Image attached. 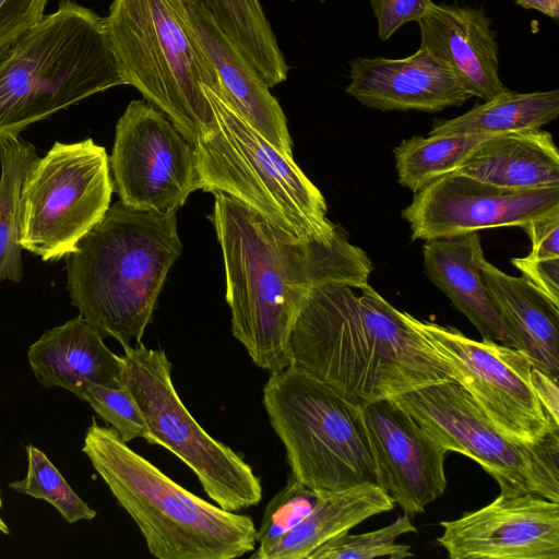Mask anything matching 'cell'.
Instances as JSON below:
<instances>
[{
	"label": "cell",
	"mask_w": 559,
	"mask_h": 559,
	"mask_svg": "<svg viewBox=\"0 0 559 559\" xmlns=\"http://www.w3.org/2000/svg\"><path fill=\"white\" fill-rule=\"evenodd\" d=\"M192 34L212 64L214 88L253 129L283 154L293 157L285 114L270 87L201 0H185Z\"/></svg>",
	"instance_id": "cell-17"
},
{
	"label": "cell",
	"mask_w": 559,
	"mask_h": 559,
	"mask_svg": "<svg viewBox=\"0 0 559 559\" xmlns=\"http://www.w3.org/2000/svg\"><path fill=\"white\" fill-rule=\"evenodd\" d=\"M378 23V37L389 39L401 26L418 22L432 0H368Z\"/></svg>",
	"instance_id": "cell-33"
},
{
	"label": "cell",
	"mask_w": 559,
	"mask_h": 559,
	"mask_svg": "<svg viewBox=\"0 0 559 559\" xmlns=\"http://www.w3.org/2000/svg\"><path fill=\"white\" fill-rule=\"evenodd\" d=\"M437 543L451 559H559V502L526 492L442 521Z\"/></svg>",
	"instance_id": "cell-16"
},
{
	"label": "cell",
	"mask_w": 559,
	"mask_h": 559,
	"mask_svg": "<svg viewBox=\"0 0 559 559\" xmlns=\"http://www.w3.org/2000/svg\"><path fill=\"white\" fill-rule=\"evenodd\" d=\"M559 91L519 93L506 90L465 114L438 121L429 134H501L539 129L557 119Z\"/></svg>",
	"instance_id": "cell-25"
},
{
	"label": "cell",
	"mask_w": 559,
	"mask_h": 559,
	"mask_svg": "<svg viewBox=\"0 0 559 559\" xmlns=\"http://www.w3.org/2000/svg\"><path fill=\"white\" fill-rule=\"evenodd\" d=\"M263 405L292 477L321 496L377 484L360 407L293 366L271 372Z\"/></svg>",
	"instance_id": "cell-8"
},
{
	"label": "cell",
	"mask_w": 559,
	"mask_h": 559,
	"mask_svg": "<svg viewBox=\"0 0 559 559\" xmlns=\"http://www.w3.org/2000/svg\"><path fill=\"white\" fill-rule=\"evenodd\" d=\"M80 314L46 331L27 352L31 369L46 386L63 388L75 396L87 384L119 386L121 356Z\"/></svg>",
	"instance_id": "cell-21"
},
{
	"label": "cell",
	"mask_w": 559,
	"mask_h": 559,
	"mask_svg": "<svg viewBox=\"0 0 559 559\" xmlns=\"http://www.w3.org/2000/svg\"><path fill=\"white\" fill-rule=\"evenodd\" d=\"M309 487L292 477L266 506L261 525L257 531L258 549L250 556L257 559L282 536L297 526L321 499Z\"/></svg>",
	"instance_id": "cell-30"
},
{
	"label": "cell",
	"mask_w": 559,
	"mask_h": 559,
	"mask_svg": "<svg viewBox=\"0 0 559 559\" xmlns=\"http://www.w3.org/2000/svg\"><path fill=\"white\" fill-rule=\"evenodd\" d=\"M109 157L93 139L55 142L29 166L20 198V246L43 261L72 252L110 206Z\"/></svg>",
	"instance_id": "cell-10"
},
{
	"label": "cell",
	"mask_w": 559,
	"mask_h": 559,
	"mask_svg": "<svg viewBox=\"0 0 559 559\" xmlns=\"http://www.w3.org/2000/svg\"><path fill=\"white\" fill-rule=\"evenodd\" d=\"M531 380L537 397L552 420L559 425V390L558 381L540 370H531Z\"/></svg>",
	"instance_id": "cell-36"
},
{
	"label": "cell",
	"mask_w": 559,
	"mask_h": 559,
	"mask_svg": "<svg viewBox=\"0 0 559 559\" xmlns=\"http://www.w3.org/2000/svg\"><path fill=\"white\" fill-rule=\"evenodd\" d=\"M349 66L345 91L369 108L437 112L472 97L450 69L421 47L406 58L359 57Z\"/></svg>",
	"instance_id": "cell-18"
},
{
	"label": "cell",
	"mask_w": 559,
	"mask_h": 559,
	"mask_svg": "<svg viewBox=\"0 0 559 559\" xmlns=\"http://www.w3.org/2000/svg\"><path fill=\"white\" fill-rule=\"evenodd\" d=\"M559 209V187L509 189L452 171L414 192L402 211L413 240H432L501 226H522Z\"/></svg>",
	"instance_id": "cell-14"
},
{
	"label": "cell",
	"mask_w": 559,
	"mask_h": 559,
	"mask_svg": "<svg viewBox=\"0 0 559 559\" xmlns=\"http://www.w3.org/2000/svg\"><path fill=\"white\" fill-rule=\"evenodd\" d=\"M323 285L304 296L288 340L289 366L352 404L394 399L455 382L451 367L369 284Z\"/></svg>",
	"instance_id": "cell-2"
},
{
	"label": "cell",
	"mask_w": 559,
	"mask_h": 559,
	"mask_svg": "<svg viewBox=\"0 0 559 559\" xmlns=\"http://www.w3.org/2000/svg\"><path fill=\"white\" fill-rule=\"evenodd\" d=\"M126 85L106 21L74 0L0 51V138Z\"/></svg>",
	"instance_id": "cell-4"
},
{
	"label": "cell",
	"mask_w": 559,
	"mask_h": 559,
	"mask_svg": "<svg viewBox=\"0 0 559 559\" xmlns=\"http://www.w3.org/2000/svg\"><path fill=\"white\" fill-rule=\"evenodd\" d=\"M423 255L429 280L466 316L483 340L520 349L483 278L485 257L478 233L428 240L423 247Z\"/></svg>",
	"instance_id": "cell-20"
},
{
	"label": "cell",
	"mask_w": 559,
	"mask_h": 559,
	"mask_svg": "<svg viewBox=\"0 0 559 559\" xmlns=\"http://www.w3.org/2000/svg\"><path fill=\"white\" fill-rule=\"evenodd\" d=\"M515 4L525 10H536L552 20L559 17V0H514Z\"/></svg>",
	"instance_id": "cell-37"
},
{
	"label": "cell",
	"mask_w": 559,
	"mask_h": 559,
	"mask_svg": "<svg viewBox=\"0 0 559 559\" xmlns=\"http://www.w3.org/2000/svg\"><path fill=\"white\" fill-rule=\"evenodd\" d=\"M361 420L377 467V485L414 516L447 488L444 449L394 399L361 408Z\"/></svg>",
	"instance_id": "cell-15"
},
{
	"label": "cell",
	"mask_w": 559,
	"mask_h": 559,
	"mask_svg": "<svg viewBox=\"0 0 559 559\" xmlns=\"http://www.w3.org/2000/svg\"><path fill=\"white\" fill-rule=\"evenodd\" d=\"M509 189L559 187V152L539 129L495 134L478 144L455 170Z\"/></svg>",
	"instance_id": "cell-23"
},
{
	"label": "cell",
	"mask_w": 559,
	"mask_h": 559,
	"mask_svg": "<svg viewBox=\"0 0 559 559\" xmlns=\"http://www.w3.org/2000/svg\"><path fill=\"white\" fill-rule=\"evenodd\" d=\"M48 0H0V51L44 17Z\"/></svg>",
	"instance_id": "cell-32"
},
{
	"label": "cell",
	"mask_w": 559,
	"mask_h": 559,
	"mask_svg": "<svg viewBox=\"0 0 559 559\" xmlns=\"http://www.w3.org/2000/svg\"><path fill=\"white\" fill-rule=\"evenodd\" d=\"M28 467L22 480L9 484L17 492L45 500L55 507L69 523L92 520L96 511L84 502L44 452L34 445L26 447Z\"/></svg>",
	"instance_id": "cell-28"
},
{
	"label": "cell",
	"mask_w": 559,
	"mask_h": 559,
	"mask_svg": "<svg viewBox=\"0 0 559 559\" xmlns=\"http://www.w3.org/2000/svg\"><path fill=\"white\" fill-rule=\"evenodd\" d=\"M290 1H296V0H290ZM318 1L321 2V3L325 2V0H318Z\"/></svg>",
	"instance_id": "cell-39"
},
{
	"label": "cell",
	"mask_w": 559,
	"mask_h": 559,
	"mask_svg": "<svg viewBox=\"0 0 559 559\" xmlns=\"http://www.w3.org/2000/svg\"><path fill=\"white\" fill-rule=\"evenodd\" d=\"M214 120L194 142L198 188L219 191L302 239L330 240L338 226L326 217L320 190L289 157L204 85Z\"/></svg>",
	"instance_id": "cell-6"
},
{
	"label": "cell",
	"mask_w": 559,
	"mask_h": 559,
	"mask_svg": "<svg viewBox=\"0 0 559 559\" xmlns=\"http://www.w3.org/2000/svg\"><path fill=\"white\" fill-rule=\"evenodd\" d=\"M209 216L221 246L231 333L255 366H289L287 340L296 311L312 288L369 284L373 264L338 227L330 240L302 239L223 192Z\"/></svg>",
	"instance_id": "cell-1"
},
{
	"label": "cell",
	"mask_w": 559,
	"mask_h": 559,
	"mask_svg": "<svg viewBox=\"0 0 559 559\" xmlns=\"http://www.w3.org/2000/svg\"><path fill=\"white\" fill-rule=\"evenodd\" d=\"M417 528L411 516L404 514L385 527L361 534H338L318 547L308 559H373L388 557L405 559L413 557L409 545L396 544L395 540Z\"/></svg>",
	"instance_id": "cell-29"
},
{
	"label": "cell",
	"mask_w": 559,
	"mask_h": 559,
	"mask_svg": "<svg viewBox=\"0 0 559 559\" xmlns=\"http://www.w3.org/2000/svg\"><path fill=\"white\" fill-rule=\"evenodd\" d=\"M80 400L87 402L96 414L118 432L122 441L145 438L147 425L140 406L124 385H85Z\"/></svg>",
	"instance_id": "cell-31"
},
{
	"label": "cell",
	"mask_w": 559,
	"mask_h": 559,
	"mask_svg": "<svg viewBox=\"0 0 559 559\" xmlns=\"http://www.w3.org/2000/svg\"><path fill=\"white\" fill-rule=\"evenodd\" d=\"M395 508L377 484L322 496L314 509L257 559H308L322 544L365 520Z\"/></svg>",
	"instance_id": "cell-24"
},
{
	"label": "cell",
	"mask_w": 559,
	"mask_h": 559,
	"mask_svg": "<svg viewBox=\"0 0 559 559\" xmlns=\"http://www.w3.org/2000/svg\"><path fill=\"white\" fill-rule=\"evenodd\" d=\"M114 191L136 211L177 212L198 190L193 146L156 107L132 100L116 124Z\"/></svg>",
	"instance_id": "cell-13"
},
{
	"label": "cell",
	"mask_w": 559,
	"mask_h": 559,
	"mask_svg": "<svg viewBox=\"0 0 559 559\" xmlns=\"http://www.w3.org/2000/svg\"><path fill=\"white\" fill-rule=\"evenodd\" d=\"M120 384L133 395L147 425L145 440L164 447L198 477L206 495L227 511H239L262 499L260 478L230 447L200 426L183 405L163 349L143 343L123 347Z\"/></svg>",
	"instance_id": "cell-9"
},
{
	"label": "cell",
	"mask_w": 559,
	"mask_h": 559,
	"mask_svg": "<svg viewBox=\"0 0 559 559\" xmlns=\"http://www.w3.org/2000/svg\"><path fill=\"white\" fill-rule=\"evenodd\" d=\"M520 227L531 240L530 255L559 257V209L532 218Z\"/></svg>",
	"instance_id": "cell-35"
},
{
	"label": "cell",
	"mask_w": 559,
	"mask_h": 559,
	"mask_svg": "<svg viewBox=\"0 0 559 559\" xmlns=\"http://www.w3.org/2000/svg\"><path fill=\"white\" fill-rule=\"evenodd\" d=\"M82 451L158 559H234L255 549L249 515L193 495L95 420Z\"/></svg>",
	"instance_id": "cell-5"
},
{
	"label": "cell",
	"mask_w": 559,
	"mask_h": 559,
	"mask_svg": "<svg viewBox=\"0 0 559 559\" xmlns=\"http://www.w3.org/2000/svg\"><path fill=\"white\" fill-rule=\"evenodd\" d=\"M495 134L452 133L413 136L394 148L399 183L416 192L442 175L455 171L469 153Z\"/></svg>",
	"instance_id": "cell-27"
},
{
	"label": "cell",
	"mask_w": 559,
	"mask_h": 559,
	"mask_svg": "<svg viewBox=\"0 0 559 559\" xmlns=\"http://www.w3.org/2000/svg\"><path fill=\"white\" fill-rule=\"evenodd\" d=\"M402 314L451 367L455 382L504 436L535 444L559 431L535 393L525 353L493 341L472 340L454 328L421 321L405 311Z\"/></svg>",
	"instance_id": "cell-12"
},
{
	"label": "cell",
	"mask_w": 559,
	"mask_h": 559,
	"mask_svg": "<svg viewBox=\"0 0 559 559\" xmlns=\"http://www.w3.org/2000/svg\"><path fill=\"white\" fill-rule=\"evenodd\" d=\"M2 500L0 496V532L8 535L10 530L1 516Z\"/></svg>",
	"instance_id": "cell-38"
},
{
	"label": "cell",
	"mask_w": 559,
	"mask_h": 559,
	"mask_svg": "<svg viewBox=\"0 0 559 559\" xmlns=\"http://www.w3.org/2000/svg\"><path fill=\"white\" fill-rule=\"evenodd\" d=\"M105 21L126 85L193 145L214 120L204 84L215 71L192 34L185 0H112Z\"/></svg>",
	"instance_id": "cell-7"
},
{
	"label": "cell",
	"mask_w": 559,
	"mask_h": 559,
	"mask_svg": "<svg viewBox=\"0 0 559 559\" xmlns=\"http://www.w3.org/2000/svg\"><path fill=\"white\" fill-rule=\"evenodd\" d=\"M35 147L20 135L0 138V283L21 282L20 198L25 175L37 158Z\"/></svg>",
	"instance_id": "cell-26"
},
{
	"label": "cell",
	"mask_w": 559,
	"mask_h": 559,
	"mask_svg": "<svg viewBox=\"0 0 559 559\" xmlns=\"http://www.w3.org/2000/svg\"><path fill=\"white\" fill-rule=\"evenodd\" d=\"M394 400L448 452L480 465L501 493L531 492L559 502V431L535 444L513 441L456 382L424 386Z\"/></svg>",
	"instance_id": "cell-11"
},
{
	"label": "cell",
	"mask_w": 559,
	"mask_h": 559,
	"mask_svg": "<svg viewBox=\"0 0 559 559\" xmlns=\"http://www.w3.org/2000/svg\"><path fill=\"white\" fill-rule=\"evenodd\" d=\"M481 274L496 308L532 367L558 381L559 306L523 276L508 275L486 259Z\"/></svg>",
	"instance_id": "cell-22"
},
{
	"label": "cell",
	"mask_w": 559,
	"mask_h": 559,
	"mask_svg": "<svg viewBox=\"0 0 559 559\" xmlns=\"http://www.w3.org/2000/svg\"><path fill=\"white\" fill-rule=\"evenodd\" d=\"M177 212L136 211L121 201L68 253L71 302L122 348L141 342L168 271L181 255Z\"/></svg>",
	"instance_id": "cell-3"
},
{
	"label": "cell",
	"mask_w": 559,
	"mask_h": 559,
	"mask_svg": "<svg viewBox=\"0 0 559 559\" xmlns=\"http://www.w3.org/2000/svg\"><path fill=\"white\" fill-rule=\"evenodd\" d=\"M511 263L526 281L559 306V257L536 258L528 254L512 259Z\"/></svg>",
	"instance_id": "cell-34"
},
{
	"label": "cell",
	"mask_w": 559,
	"mask_h": 559,
	"mask_svg": "<svg viewBox=\"0 0 559 559\" xmlns=\"http://www.w3.org/2000/svg\"><path fill=\"white\" fill-rule=\"evenodd\" d=\"M417 23L419 47L444 63L472 97L489 100L507 90L496 32L483 8L433 2Z\"/></svg>",
	"instance_id": "cell-19"
}]
</instances>
